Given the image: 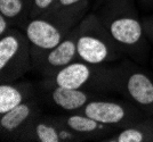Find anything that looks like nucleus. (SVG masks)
Listing matches in <instances>:
<instances>
[{"instance_id": "obj_5", "label": "nucleus", "mask_w": 153, "mask_h": 142, "mask_svg": "<svg viewBox=\"0 0 153 142\" xmlns=\"http://www.w3.org/2000/svg\"><path fill=\"white\" fill-rule=\"evenodd\" d=\"M31 70L30 41L22 29L13 27L0 37V83L21 80Z\"/></svg>"}, {"instance_id": "obj_6", "label": "nucleus", "mask_w": 153, "mask_h": 142, "mask_svg": "<svg viewBox=\"0 0 153 142\" xmlns=\"http://www.w3.org/2000/svg\"><path fill=\"white\" fill-rule=\"evenodd\" d=\"M118 93L153 117V75L133 59L118 63Z\"/></svg>"}, {"instance_id": "obj_3", "label": "nucleus", "mask_w": 153, "mask_h": 142, "mask_svg": "<svg viewBox=\"0 0 153 142\" xmlns=\"http://www.w3.org/2000/svg\"><path fill=\"white\" fill-rule=\"evenodd\" d=\"M118 63L94 65L76 60L42 81L64 88L110 94L118 93Z\"/></svg>"}, {"instance_id": "obj_11", "label": "nucleus", "mask_w": 153, "mask_h": 142, "mask_svg": "<svg viewBox=\"0 0 153 142\" xmlns=\"http://www.w3.org/2000/svg\"><path fill=\"white\" fill-rule=\"evenodd\" d=\"M21 141L80 142L82 141V139L64 126L55 115H45L41 113L22 135Z\"/></svg>"}, {"instance_id": "obj_1", "label": "nucleus", "mask_w": 153, "mask_h": 142, "mask_svg": "<svg viewBox=\"0 0 153 142\" xmlns=\"http://www.w3.org/2000/svg\"><path fill=\"white\" fill-rule=\"evenodd\" d=\"M94 12L128 58L137 64H146L150 41L134 0H102Z\"/></svg>"}, {"instance_id": "obj_10", "label": "nucleus", "mask_w": 153, "mask_h": 142, "mask_svg": "<svg viewBox=\"0 0 153 142\" xmlns=\"http://www.w3.org/2000/svg\"><path fill=\"white\" fill-rule=\"evenodd\" d=\"M78 33L79 27L76 25L56 47L44 53L36 63H33V70L38 72L41 78H51L59 70L78 60Z\"/></svg>"}, {"instance_id": "obj_12", "label": "nucleus", "mask_w": 153, "mask_h": 142, "mask_svg": "<svg viewBox=\"0 0 153 142\" xmlns=\"http://www.w3.org/2000/svg\"><path fill=\"white\" fill-rule=\"evenodd\" d=\"M59 122L66 126L76 135H79L82 141L87 140H101L104 141L106 138L114 134L120 129L114 126L106 125L96 121L91 117L81 113H71V114H59L55 115Z\"/></svg>"}, {"instance_id": "obj_9", "label": "nucleus", "mask_w": 153, "mask_h": 142, "mask_svg": "<svg viewBox=\"0 0 153 142\" xmlns=\"http://www.w3.org/2000/svg\"><path fill=\"white\" fill-rule=\"evenodd\" d=\"M44 113L40 98L36 97L0 115V135L5 141H21L33 121Z\"/></svg>"}, {"instance_id": "obj_21", "label": "nucleus", "mask_w": 153, "mask_h": 142, "mask_svg": "<svg viewBox=\"0 0 153 142\" xmlns=\"http://www.w3.org/2000/svg\"><path fill=\"white\" fill-rule=\"evenodd\" d=\"M152 67H153V56H152Z\"/></svg>"}, {"instance_id": "obj_7", "label": "nucleus", "mask_w": 153, "mask_h": 142, "mask_svg": "<svg viewBox=\"0 0 153 142\" xmlns=\"http://www.w3.org/2000/svg\"><path fill=\"white\" fill-rule=\"evenodd\" d=\"M78 113L120 130L147 117L144 111L127 99L114 100L108 97L90 101Z\"/></svg>"}, {"instance_id": "obj_4", "label": "nucleus", "mask_w": 153, "mask_h": 142, "mask_svg": "<svg viewBox=\"0 0 153 142\" xmlns=\"http://www.w3.org/2000/svg\"><path fill=\"white\" fill-rule=\"evenodd\" d=\"M78 27V60L94 65H106L119 63L127 57L112 39L95 12L86 14Z\"/></svg>"}, {"instance_id": "obj_14", "label": "nucleus", "mask_w": 153, "mask_h": 142, "mask_svg": "<svg viewBox=\"0 0 153 142\" xmlns=\"http://www.w3.org/2000/svg\"><path fill=\"white\" fill-rule=\"evenodd\" d=\"M106 142H153V117L147 116L140 121L119 130L106 138Z\"/></svg>"}, {"instance_id": "obj_8", "label": "nucleus", "mask_w": 153, "mask_h": 142, "mask_svg": "<svg viewBox=\"0 0 153 142\" xmlns=\"http://www.w3.org/2000/svg\"><path fill=\"white\" fill-rule=\"evenodd\" d=\"M38 96L42 102L56 108L63 114L78 113L90 101L108 97V94L104 93L64 88L46 83L44 81L39 84Z\"/></svg>"}, {"instance_id": "obj_13", "label": "nucleus", "mask_w": 153, "mask_h": 142, "mask_svg": "<svg viewBox=\"0 0 153 142\" xmlns=\"http://www.w3.org/2000/svg\"><path fill=\"white\" fill-rule=\"evenodd\" d=\"M36 97H38V88L30 81L0 83V115Z\"/></svg>"}, {"instance_id": "obj_18", "label": "nucleus", "mask_w": 153, "mask_h": 142, "mask_svg": "<svg viewBox=\"0 0 153 142\" xmlns=\"http://www.w3.org/2000/svg\"><path fill=\"white\" fill-rule=\"evenodd\" d=\"M142 20H143V27H144V32L147 40L153 43V14L143 17Z\"/></svg>"}, {"instance_id": "obj_15", "label": "nucleus", "mask_w": 153, "mask_h": 142, "mask_svg": "<svg viewBox=\"0 0 153 142\" xmlns=\"http://www.w3.org/2000/svg\"><path fill=\"white\" fill-rule=\"evenodd\" d=\"M33 0H0V14L5 15L15 27L24 30L30 20Z\"/></svg>"}, {"instance_id": "obj_20", "label": "nucleus", "mask_w": 153, "mask_h": 142, "mask_svg": "<svg viewBox=\"0 0 153 142\" xmlns=\"http://www.w3.org/2000/svg\"><path fill=\"white\" fill-rule=\"evenodd\" d=\"M145 9H153V0H136Z\"/></svg>"}, {"instance_id": "obj_2", "label": "nucleus", "mask_w": 153, "mask_h": 142, "mask_svg": "<svg viewBox=\"0 0 153 142\" xmlns=\"http://www.w3.org/2000/svg\"><path fill=\"white\" fill-rule=\"evenodd\" d=\"M88 8L89 5H85L54 10L29 20L23 31L30 41L32 63L56 47L81 22Z\"/></svg>"}, {"instance_id": "obj_17", "label": "nucleus", "mask_w": 153, "mask_h": 142, "mask_svg": "<svg viewBox=\"0 0 153 142\" xmlns=\"http://www.w3.org/2000/svg\"><path fill=\"white\" fill-rule=\"evenodd\" d=\"M90 0H56L55 5L53 6L51 12L54 10H59V9H69L73 7L78 6H85V5H89Z\"/></svg>"}, {"instance_id": "obj_16", "label": "nucleus", "mask_w": 153, "mask_h": 142, "mask_svg": "<svg viewBox=\"0 0 153 142\" xmlns=\"http://www.w3.org/2000/svg\"><path fill=\"white\" fill-rule=\"evenodd\" d=\"M56 0H33L30 13V20L40 17L45 14L49 13L53 6L55 5Z\"/></svg>"}, {"instance_id": "obj_19", "label": "nucleus", "mask_w": 153, "mask_h": 142, "mask_svg": "<svg viewBox=\"0 0 153 142\" xmlns=\"http://www.w3.org/2000/svg\"><path fill=\"white\" fill-rule=\"evenodd\" d=\"M13 27H15V26L13 25V23L8 20L5 15L0 14V37L4 35V34H6V33L8 32L9 30H12Z\"/></svg>"}]
</instances>
